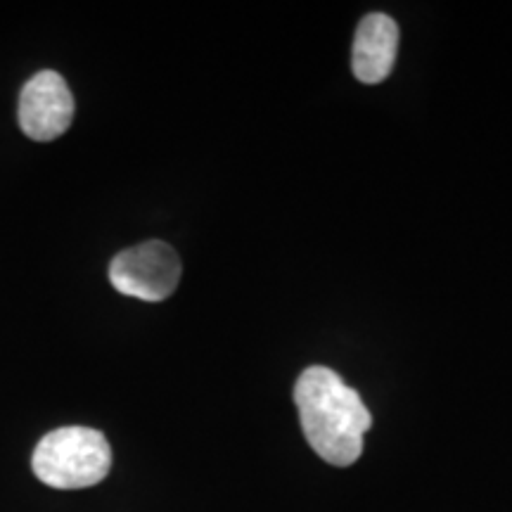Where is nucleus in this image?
Masks as SVG:
<instances>
[{"label": "nucleus", "instance_id": "1", "mask_svg": "<svg viewBox=\"0 0 512 512\" xmlns=\"http://www.w3.org/2000/svg\"><path fill=\"white\" fill-rule=\"evenodd\" d=\"M304 437L330 465L347 467L363 453V437L373 425L370 411L335 370L306 368L294 387Z\"/></svg>", "mask_w": 512, "mask_h": 512}, {"label": "nucleus", "instance_id": "3", "mask_svg": "<svg viewBox=\"0 0 512 512\" xmlns=\"http://www.w3.org/2000/svg\"><path fill=\"white\" fill-rule=\"evenodd\" d=\"M110 283L126 297L143 302H164L181 283V259L162 240L124 249L112 259Z\"/></svg>", "mask_w": 512, "mask_h": 512}, {"label": "nucleus", "instance_id": "4", "mask_svg": "<svg viewBox=\"0 0 512 512\" xmlns=\"http://www.w3.org/2000/svg\"><path fill=\"white\" fill-rule=\"evenodd\" d=\"M19 126L31 140L48 143L60 138L74 119V95L53 69L38 72L19 95Z\"/></svg>", "mask_w": 512, "mask_h": 512}, {"label": "nucleus", "instance_id": "2", "mask_svg": "<svg viewBox=\"0 0 512 512\" xmlns=\"http://www.w3.org/2000/svg\"><path fill=\"white\" fill-rule=\"evenodd\" d=\"M31 467L53 489H88L110 475L112 448L91 427H60L38 441Z\"/></svg>", "mask_w": 512, "mask_h": 512}, {"label": "nucleus", "instance_id": "5", "mask_svg": "<svg viewBox=\"0 0 512 512\" xmlns=\"http://www.w3.org/2000/svg\"><path fill=\"white\" fill-rule=\"evenodd\" d=\"M399 53V27L389 15L373 12L356 29L351 67L358 81L380 83L392 74Z\"/></svg>", "mask_w": 512, "mask_h": 512}]
</instances>
